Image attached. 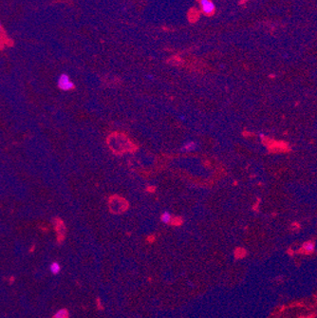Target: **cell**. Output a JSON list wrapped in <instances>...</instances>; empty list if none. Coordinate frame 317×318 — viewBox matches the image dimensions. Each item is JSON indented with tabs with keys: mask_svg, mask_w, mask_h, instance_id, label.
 Segmentation results:
<instances>
[{
	"mask_svg": "<svg viewBox=\"0 0 317 318\" xmlns=\"http://www.w3.org/2000/svg\"><path fill=\"white\" fill-rule=\"evenodd\" d=\"M58 86L60 89L67 91L72 89L74 87V85L67 74H62L58 79Z\"/></svg>",
	"mask_w": 317,
	"mask_h": 318,
	"instance_id": "cell-1",
	"label": "cell"
},
{
	"mask_svg": "<svg viewBox=\"0 0 317 318\" xmlns=\"http://www.w3.org/2000/svg\"><path fill=\"white\" fill-rule=\"evenodd\" d=\"M200 5H201V8H202L203 12L206 13V14H211L212 12H215V6L210 0H201L200 1Z\"/></svg>",
	"mask_w": 317,
	"mask_h": 318,
	"instance_id": "cell-2",
	"label": "cell"
},
{
	"mask_svg": "<svg viewBox=\"0 0 317 318\" xmlns=\"http://www.w3.org/2000/svg\"><path fill=\"white\" fill-rule=\"evenodd\" d=\"M197 148H198L197 142L190 141L185 142L183 144V146L180 148V150H181L182 152H193V151L197 150Z\"/></svg>",
	"mask_w": 317,
	"mask_h": 318,
	"instance_id": "cell-3",
	"label": "cell"
},
{
	"mask_svg": "<svg viewBox=\"0 0 317 318\" xmlns=\"http://www.w3.org/2000/svg\"><path fill=\"white\" fill-rule=\"evenodd\" d=\"M68 316H69V313H68L67 310L61 309L53 315V318H68Z\"/></svg>",
	"mask_w": 317,
	"mask_h": 318,
	"instance_id": "cell-4",
	"label": "cell"
},
{
	"mask_svg": "<svg viewBox=\"0 0 317 318\" xmlns=\"http://www.w3.org/2000/svg\"><path fill=\"white\" fill-rule=\"evenodd\" d=\"M50 270H51V274H53V275H58L60 271H61V266L59 265L58 262H52L51 265V267H50Z\"/></svg>",
	"mask_w": 317,
	"mask_h": 318,
	"instance_id": "cell-5",
	"label": "cell"
},
{
	"mask_svg": "<svg viewBox=\"0 0 317 318\" xmlns=\"http://www.w3.org/2000/svg\"><path fill=\"white\" fill-rule=\"evenodd\" d=\"M314 248H315L314 243H313V242H310V241H308V242L303 244V249H304V251L307 252V253L313 252L314 251Z\"/></svg>",
	"mask_w": 317,
	"mask_h": 318,
	"instance_id": "cell-6",
	"label": "cell"
},
{
	"mask_svg": "<svg viewBox=\"0 0 317 318\" xmlns=\"http://www.w3.org/2000/svg\"><path fill=\"white\" fill-rule=\"evenodd\" d=\"M171 215L169 214L168 212H163L161 214V220L163 222V223H169L170 221H171Z\"/></svg>",
	"mask_w": 317,
	"mask_h": 318,
	"instance_id": "cell-7",
	"label": "cell"
},
{
	"mask_svg": "<svg viewBox=\"0 0 317 318\" xmlns=\"http://www.w3.org/2000/svg\"><path fill=\"white\" fill-rule=\"evenodd\" d=\"M146 77H147L148 79H150V80H153V79H154L153 75H150V74H147V75H146Z\"/></svg>",
	"mask_w": 317,
	"mask_h": 318,
	"instance_id": "cell-8",
	"label": "cell"
},
{
	"mask_svg": "<svg viewBox=\"0 0 317 318\" xmlns=\"http://www.w3.org/2000/svg\"><path fill=\"white\" fill-rule=\"evenodd\" d=\"M179 118H180V120L184 121V120H185V116H184V115H180V116H179Z\"/></svg>",
	"mask_w": 317,
	"mask_h": 318,
	"instance_id": "cell-9",
	"label": "cell"
},
{
	"mask_svg": "<svg viewBox=\"0 0 317 318\" xmlns=\"http://www.w3.org/2000/svg\"><path fill=\"white\" fill-rule=\"evenodd\" d=\"M1 28H2V25H1V23H0V30H1Z\"/></svg>",
	"mask_w": 317,
	"mask_h": 318,
	"instance_id": "cell-10",
	"label": "cell"
}]
</instances>
